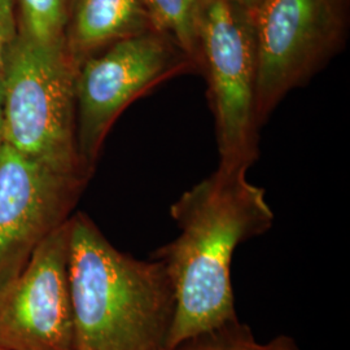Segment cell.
<instances>
[{"label": "cell", "instance_id": "17", "mask_svg": "<svg viewBox=\"0 0 350 350\" xmlns=\"http://www.w3.org/2000/svg\"><path fill=\"white\" fill-rule=\"evenodd\" d=\"M0 350H7V349H4V348H0Z\"/></svg>", "mask_w": 350, "mask_h": 350}, {"label": "cell", "instance_id": "7", "mask_svg": "<svg viewBox=\"0 0 350 350\" xmlns=\"http://www.w3.org/2000/svg\"><path fill=\"white\" fill-rule=\"evenodd\" d=\"M88 176L64 174L3 144L0 150V288L73 215Z\"/></svg>", "mask_w": 350, "mask_h": 350}, {"label": "cell", "instance_id": "3", "mask_svg": "<svg viewBox=\"0 0 350 350\" xmlns=\"http://www.w3.org/2000/svg\"><path fill=\"white\" fill-rule=\"evenodd\" d=\"M77 72L64 43L40 44L18 34L3 78V137L36 163L90 178L77 150Z\"/></svg>", "mask_w": 350, "mask_h": 350}, {"label": "cell", "instance_id": "10", "mask_svg": "<svg viewBox=\"0 0 350 350\" xmlns=\"http://www.w3.org/2000/svg\"><path fill=\"white\" fill-rule=\"evenodd\" d=\"M202 0H146L156 33L172 39L201 72L199 18Z\"/></svg>", "mask_w": 350, "mask_h": 350}, {"label": "cell", "instance_id": "12", "mask_svg": "<svg viewBox=\"0 0 350 350\" xmlns=\"http://www.w3.org/2000/svg\"><path fill=\"white\" fill-rule=\"evenodd\" d=\"M173 350H260L248 325L238 319L188 338Z\"/></svg>", "mask_w": 350, "mask_h": 350}, {"label": "cell", "instance_id": "6", "mask_svg": "<svg viewBox=\"0 0 350 350\" xmlns=\"http://www.w3.org/2000/svg\"><path fill=\"white\" fill-rule=\"evenodd\" d=\"M198 70L172 39L150 31L121 40L79 65L75 78V139L92 175L103 143L126 108L175 75Z\"/></svg>", "mask_w": 350, "mask_h": 350}, {"label": "cell", "instance_id": "4", "mask_svg": "<svg viewBox=\"0 0 350 350\" xmlns=\"http://www.w3.org/2000/svg\"><path fill=\"white\" fill-rule=\"evenodd\" d=\"M201 73L217 126L219 167L245 169L258 156L257 46L252 13L234 0H202Z\"/></svg>", "mask_w": 350, "mask_h": 350}, {"label": "cell", "instance_id": "9", "mask_svg": "<svg viewBox=\"0 0 350 350\" xmlns=\"http://www.w3.org/2000/svg\"><path fill=\"white\" fill-rule=\"evenodd\" d=\"M150 31L146 0H69L64 47L79 68L113 44Z\"/></svg>", "mask_w": 350, "mask_h": 350}, {"label": "cell", "instance_id": "16", "mask_svg": "<svg viewBox=\"0 0 350 350\" xmlns=\"http://www.w3.org/2000/svg\"><path fill=\"white\" fill-rule=\"evenodd\" d=\"M234 1L240 4L241 7L247 8L250 12H252V11L258 5V3H260V0H234Z\"/></svg>", "mask_w": 350, "mask_h": 350}, {"label": "cell", "instance_id": "1", "mask_svg": "<svg viewBox=\"0 0 350 350\" xmlns=\"http://www.w3.org/2000/svg\"><path fill=\"white\" fill-rule=\"evenodd\" d=\"M179 235L157 250L174 289V318L165 350L234 319V252L274 224L265 189L245 169L219 167L170 208Z\"/></svg>", "mask_w": 350, "mask_h": 350}, {"label": "cell", "instance_id": "14", "mask_svg": "<svg viewBox=\"0 0 350 350\" xmlns=\"http://www.w3.org/2000/svg\"><path fill=\"white\" fill-rule=\"evenodd\" d=\"M260 350H300L296 342L287 336H279L267 344H260Z\"/></svg>", "mask_w": 350, "mask_h": 350}, {"label": "cell", "instance_id": "8", "mask_svg": "<svg viewBox=\"0 0 350 350\" xmlns=\"http://www.w3.org/2000/svg\"><path fill=\"white\" fill-rule=\"evenodd\" d=\"M68 258L69 219L38 245L18 275L0 288V348L75 350Z\"/></svg>", "mask_w": 350, "mask_h": 350}, {"label": "cell", "instance_id": "15", "mask_svg": "<svg viewBox=\"0 0 350 350\" xmlns=\"http://www.w3.org/2000/svg\"><path fill=\"white\" fill-rule=\"evenodd\" d=\"M4 144L3 137V81H0V150Z\"/></svg>", "mask_w": 350, "mask_h": 350}, {"label": "cell", "instance_id": "11", "mask_svg": "<svg viewBox=\"0 0 350 350\" xmlns=\"http://www.w3.org/2000/svg\"><path fill=\"white\" fill-rule=\"evenodd\" d=\"M69 0H16L18 34L40 44L64 43Z\"/></svg>", "mask_w": 350, "mask_h": 350}, {"label": "cell", "instance_id": "13", "mask_svg": "<svg viewBox=\"0 0 350 350\" xmlns=\"http://www.w3.org/2000/svg\"><path fill=\"white\" fill-rule=\"evenodd\" d=\"M18 36L16 0H0V81H3Z\"/></svg>", "mask_w": 350, "mask_h": 350}, {"label": "cell", "instance_id": "2", "mask_svg": "<svg viewBox=\"0 0 350 350\" xmlns=\"http://www.w3.org/2000/svg\"><path fill=\"white\" fill-rule=\"evenodd\" d=\"M75 350H165L175 297L163 263L114 248L85 213L69 218Z\"/></svg>", "mask_w": 350, "mask_h": 350}, {"label": "cell", "instance_id": "5", "mask_svg": "<svg viewBox=\"0 0 350 350\" xmlns=\"http://www.w3.org/2000/svg\"><path fill=\"white\" fill-rule=\"evenodd\" d=\"M257 46L260 127L289 91L305 85L347 38L348 0H260L252 11Z\"/></svg>", "mask_w": 350, "mask_h": 350}]
</instances>
